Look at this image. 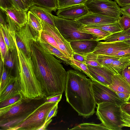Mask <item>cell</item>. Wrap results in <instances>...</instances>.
I'll return each mask as SVG.
<instances>
[{"instance_id": "cell-1", "label": "cell", "mask_w": 130, "mask_h": 130, "mask_svg": "<svg viewBox=\"0 0 130 130\" xmlns=\"http://www.w3.org/2000/svg\"><path fill=\"white\" fill-rule=\"evenodd\" d=\"M30 50L35 74L44 96L62 94L67 72L61 62L44 48L37 39L31 45Z\"/></svg>"}, {"instance_id": "cell-2", "label": "cell", "mask_w": 130, "mask_h": 130, "mask_svg": "<svg viewBox=\"0 0 130 130\" xmlns=\"http://www.w3.org/2000/svg\"><path fill=\"white\" fill-rule=\"evenodd\" d=\"M67 72L64 89L66 101L79 116L87 118L95 112L92 80L77 70Z\"/></svg>"}, {"instance_id": "cell-3", "label": "cell", "mask_w": 130, "mask_h": 130, "mask_svg": "<svg viewBox=\"0 0 130 130\" xmlns=\"http://www.w3.org/2000/svg\"><path fill=\"white\" fill-rule=\"evenodd\" d=\"M46 97L30 99L23 96L14 103L0 108L1 130H11L23 122L40 105Z\"/></svg>"}, {"instance_id": "cell-4", "label": "cell", "mask_w": 130, "mask_h": 130, "mask_svg": "<svg viewBox=\"0 0 130 130\" xmlns=\"http://www.w3.org/2000/svg\"><path fill=\"white\" fill-rule=\"evenodd\" d=\"M14 40L18 56L17 76L20 83L21 93L23 96L30 99L45 96L36 76L31 55L27 56L20 50L17 46L15 38Z\"/></svg>"}, {"instance_id": "cell-5", "label": "cell", "mask_w": 130, "mask_h": 130, "mask_svg": "<svg viewBox=\"0 0 130 130\" xmlns=\"http://www.w3.org/2000/svg\"><path fill=\"white\" fill-rule=\"evenodd\" d=\"M53 17L56 27L68 42L84 40L97 41L96 37L83 32L82 28L85 25L76 20L66 19L53 15Z\"/></svg>"}, {"instance_id": "cell-6", "label": "cell", "mask_w": 130, "mask_h": 130, "mask_svg": "<svg viewBox=\"0 0 130 130\" xmlns=\"http://www.w3.org/2000/svg\"><path fill=\"white\" fill-rule=\"evenodd\" d=\"M96 115L102 123L109 130H121V106L109 102L97 105Z\"/></svg>"}, {"instance_id": "cell-7", "label": "cell", "mask_w": 130, "mask_h": 130, "mask_svg": "<svg viewBox=\"0 0 130 130\" xmlns=\"http://www.w3.org/2000/svg\"><path fill=\"white\" fill-rule=\"evenodd\" d=\"M58 102L44 103L11 130H38L45 123L48 114Z\"/></svg>"}, {"instance_id": "cell-8", "label": "cell", "mask_w": 130, "mask_h": 130, "mask_svg": "<svg viewBox=\"0 0 130 130\" xmlns=\"http://www.w3.org/2000/svg\"><path fill=\"white\" fill-rule=\"evenodd\" d=\"M89 13L118 19L122 14L117 3L109 0H88L84 4Z\"/></svg>"}, {"instance_id": "cell-9", "label": "cell", "mask_w": 130, "mask_h": 130, "mask_svg": "<svg viewBox=\"0 0 130 130\" xmlns=\"http://www.w3.org/2000/svg\"><path fill=\"white\" fill-rule=\"evenodd\" d=\"M92 86L94 99L97 105L106 102L121 106L125 103L119 98L114 91L107 86L93 80H92Z\"/></svg>"}, {"instance_id": "cell-10", "label": "cell", "mask_w": 130, "mask_h": 130, "mask_svg": "<svg viewBox=\"0 0 130 130\" xmlns=\"http://www.w3.org/2000/svg\"><path fill=\"white\" fill-rule=\"evenodd\" d=\"M15 40L19 49L27 56L31 55L30 46L37 39L33 35L27 22L15 32Z\"/></svg>"}, {"instance_id": "cell-11", "label": "cell", "mask_w": 130, "mask_h": 130, "mask_svg": "<svg viewBox=\"0 0 130 130\" xmlns=\"http://www.w3.org/2000/svg\"><path fill=\"white\" fill-rule=\"evenodd\" d=\"M40 21L42 30L48 32L53 37L60 51L68 57L73 59L74 52L71 46L70 43L64 38L56 27H52L41 20Z\"/></svg>"}, {"instance_id": "cell-12", "label": "cell", "mask_w": 130, "mask_h": 130, "mask_svg": "<svg viewBox=\"0 0 130 130\" xmlns=\"http://www.w3.org/2000/svg\"><path fill=\"white\" fill-rule=\"evenodd\" d=\"M130 47V45L121 41L110 43L99 42L93 52L96 55L110 56L119 51Z\"/></svg>"}, {"instance_id": "cell-13", "label": "cell", "mask_w": 130, "mask_h": 130, "mask_svg": "<svg viewBox=\"0 0 130 130\" xmlns=\"http://www.w3.org/2000/svg\"><path fill=\"white\" fill-rule=\"evenodd\" d=\"M58 17L67 20H75L89 13L84 4L71 6L57 10Z\"/></svg>"}, {"instance_id": "cell-14", "label": "cell", "mask_w": 130, "mask_h": 130, "mask_svg": "<svg viewBox=\"0 0 130 130\" xmlns=\"http://www.w3.org/2000/svg\"><path fill=\"white\" fill-rule=\"evenodd\" d=\"M118 19L100 14L89 13L76 20L86 26L102 25L115 23Z\"/></svg>"}, {"instance_id": "cell-15", "label": "cell", "mask_w": 130, "mask_h": 130, "mask_svg": "<svg viewBox=\"0 0 130 130\" xmlns=\"http://www.w3.org/2000/svg\"><path fill=\"white\" fill-rule=\"evenodd\" d=\"M90 74L96 81L107 86L112 82V77L114 74L103 66L94 67L87 65Z\"/></svg>"}, {"instance_id": "cell-16", "label": "cell", "mask_w": 130, "mask_h": 130, "mask_svg": "<svg viewBox=\"0 0 130 130\" xmlns=\"http://www.w3.org/2000/svg\"><path fill=\"white\" fill-rule=\"evenodd\" d=\"M99 42L96 40H84L72 41L70 44L74 53L85 56L94 51Z\"/></svg>"}, {"instance_id": "cell-17", "label": "cell", "mask_w": 130, "mask_h": 130, "mask_svg": "<svg viewBox=\"0 0 130 130\" xmlns=\"http://www.w3.org/2000/svg\"><path fill=\"white\" fill-rule=\"evenodd\" d=\"M0 10L7 13L20 28L24 26L27 22V11L20 10L13 6Z\"/></svg>"}, {"instance_id": "cell-18", "label": "cell", "mask_w": 130, "mask_h": 130, "mask_svg": "<svg viewBox=\"0 0 130 130\" xmlns=\"http://www.w3.org/2000/svg\"><path fill=\"white\" fill-rule=\"evenodd\" d=\"M20 89L19 79L18 77L14 76L10 80L6 87L0 93V102L21 93Z\"/></svg>"}, {"instance_id": "cell-19", "label": "cell", "mask_w": 130, "mask_h": 130, "mask_svg": "<svg viewBox=\"0 0 130 130\" xmlns=\"http://www.w3.org/2000/svg\"><path fill=\"white\" fill-rule=\"evenodd\" d=\"M107 86L115 92L130 94V85L121 74H114L111 84Z\"/></svg>"}, {"instance_id": "cell-20", "label": "cell", "mask_w": 130, "mask_h": 130, "mask_svg": "<svg viewBox=\"0 0 130 130\" xmlns=\"http://www.w3.org/2000/svg\"><path fill=\"white\" fill-rule=\"evenodd\" d=\"M41 20L54 28L56 27L54 21L51 10L41 7L34 5L29 9Z\"/></svg>"}, {"instance_id": "cell-21", "label": "cell", "mask_w": 130, "mask_h": 130, "mask_svg": "<svg viewBox=\"0 0 130 130\" xmlns=\"http://www.w3.org/2000/svg\"><path fill=\"white\" fill-rule=\"evenodd\" d=\"M18 62V58L17 48L12 51L8 50L3 63L5 68L13 76V73L14 72L16 76H17V73Z\"/></svg>"}, {"instance_id": "cell-22", "label": "cell", "mask_w": 130, "mask_h": 130, "mask_svg": "<svg viewBox=\"0 0 130 130\" xmlns=\"http://www.w3.org/2000/svg\"><path fill=\"white\" fill-rule=\"evenodd\" d=\"M27 15V23L33 35L37 39L42 30L40 19L29 10Z\"/></svg>"}, {"instance_id": "cell-23", "label": "cell", "mask_w": 130, "mask_h": 130, "mask_svg": "<svg viewBox=\"0 0 130 130\" xmlns=\"http://www.w3.org/2000/svg\"><path fill=\"white\" fill-rule=\"evenodd\" d=\"M37 39L41 45L49 53L60 59L66 65L72 66V63L71 61L70 58L65 55L59 50L49 44L40 40L38 38Z\"/></svg>"}, {"instance_id": "cell-24", "label": "cell", "mask_w": 130, "mask_h": 130, "mask_svg": "<svg viewBox=\"0 0 130 130\" xmlns=\"http://www.w3.org/2000/svg\"><path fill=\"white\" fill-rule=\"evenodd\" d=\"M0 93H1L14 77L5 67L3 62L1 59L0 62Z\"/></svg>"}, {"instance_id": "cell-25", "label": "cell", "mask_w": 130, "mask_h": 130, "mask_svg": "<svg viewBox=\"0 0 130 130\" xmlns=\"http://www.w3.org/2000/svg\"><path fill=\"white\" fill-rule=\"evenodd\" d=\"M82 30L84 32L91 34L96 37L98 41L103 40L105 38L112 34L99 28L85 25L82 28Z\"/></svg>"}, {"instance_id": "cell-26", "label": "cell", "mask_w": 130, "mask_h": 130, "mask_svg": "<svg viewBox=\"0 0 130 130\" xmlns=\"http://www.w3.org/2000/svg\"><path fill=\"white\" fill-rule=\"evenodd\" d=\"M0 32L8 50L12 51L16 48L15 42L10 33L7 26L0 25Z\"/></svg>"}, {"instance_id": "cell-27", "label": "cell", "mask_w": 130, "mask_h": 130, "mask_svg": "<svg viewBox=\"0 0 130 130\" xmlns=\"http://www.w3.org/2000/svg\"><path fill=\"white\" fill-rule=\"evenodd\" d=\"M130 38V35L123 31L112 34L103 40L104 42L110 43L124 41Z\"/></svg>"}, {"instance_id": "cell-28", "label": "cell", "mask_w": 130, "mask_h": 130, "mask_svg": "<svg viewBox=\"0 0 130 130\" xmlns=\"http://www.w3.org/2000/svg\"><path fill=\"white\" fill-rule=\"evenodd\" d=\"M70 130H108L102 123L96 124L93 122L83 123L79 124Z\"/></svg>"}, {"instance_id": "cell-29", "label": "cell", "mask_w": 130, "mask_h": 130, "mask_svg": "<svg viewBox=\"0 0 130 130\" xmlns=\"http://www.w3.org/2000/svg\"><path fill=\"white\" fill-rule=\"evenodd\" d=\"M87 26L99 28L110 32L112 34L123 31L117 21L115 23L104 25Z\"/></svg>"}, {"instance_id": "cell-30", "label": "cell", "mask_w": 130, "mask_h": 130, "mask_svg": "<svg viewBox=\"0 0 130 130\" xmlns=\"http://www.w3.org/2000/svg\"><path fill=\"white\" fill-rule=\"evenodd\" d=\"M34 5L47 8L55 12L57 10V0H32Z\"/></svg>"}, {"instance_id": "cell-31", "label": "cell", "mask_w": 130, "mask_h": 130, "mask_svg": "<svg viewBox=\"0 0 130 130\" xmlns=\"http://www.w3.org/2000/svg\"><path fill=\"white\" fill-rule=\"evenodd\" d=\"M70 60L72 63L71 66L72 67L76 70L82 72L92 80L96 81L90 74L87 65L86 64L76 61L73 59L70 58Z\"/></svg>"}, {"instance_id": "cell-32", "label": "cell", "mask_w": 130, "mask_h": 130, "mask_svg": "<svg viewBox=\"0 0 130 130\" xmlns=\"http://www.w3.org/2000/svg\"><path fill=\"white\" fill-rule=\"evenodd\" d=\"M37 38L40 40L49 44L60 50L54 38L47 31L42 30Z\"/></svg>"}, {"instance_id": "cell-33", "label": "cell", "mask_w": 130, "mask_h": 130, "mask_svg": "<svg viewBox=\"0 0 130 130\" xmlns=\"http://www.w3.org/2000/svg\"><path fill=\"white\" fill-rule=\"evenodd\" d=\"M88 0H57V10L71 6L84 4Z\"/></svg>"}, {"instance_id": "cell-34", "label": "cell", "mask_w": 130, "mask_h": 130, "mask_svg": "<svg viewBox=\"0 0 130 130\" xmlns=\"http://www.w3.org/2000/svg\"><path fill=\"white\" fill-rule=\"evenodd\" d=\"M97 55L93 52L88 54L85 56L86 64L92 66L102 67L97 60Z\"/></svg>"}, {"instance_id": "cell-35", "label": "cell", "mask_w": 130, "mask_h": 130, "mask_svg": "<svg viewBox=\"0 0 130 130\" xmlns=\"http://www.w3.org/2000/svg\"><path fill=\"white\" fill-rule=\"evenodd\" d=\"M23 96L21 93L0 102V108L8 106L21 99Z\"/></svg>"}, {"instance_id": "cell-36", "label": "cell", "mask_w": 130, "mask_h": 130, "mask_svg": "<svg viewBox=\"0 0 130 130\" xmlns=\"http://www.w3.org/2000/svg\"><path fill=\"white\" fill-rule=\"evenodd\" d=\"M122 15L117 22L123 31H125L130 28V17L125 14Z\"/></svg>"}, {"instance_id": "cell-37", "label": "cell", "mask_w": 130, "mask_h": 130, "mask_svg": "<svg viewBox=\"0 0 130 130\" xmlns=\"http://www.w3.org/2000/svg\"><path fill=\"white\" fill-rule=\"evenodd\" d=\"M6 44L4 41L2 33H0V51L1 59L3 62L5 56L8 51Z\"/></svg>"}, {"instance_id": "cell-38", "label": "cell", "mask_w": 130, "mask_h": 130, "mask_svg": "<svg viewBox=\"0 0 130 130\" xmlns=\"http://www.w3.org/2000/svg\"><path fill=\"white\" fill-rule=\"evenodd\" d=\"M121 117L123 127H130V115L122 109Z\"/></svg>"}, {"instance_id": "cell-39", "label": "cell", "mask_w": 130, "mask_h": 130, "mask_svg": "<svg viewBox=\"0 0 130 130\" xmlns=\"http://www.w3.org/2000/svg\"><path fill=\"white\" fill-rule=\"evenodd\" d=\"M13 6L20 10L27 11L29 8L26 5L22 0H10Z\"/></svg>"}, {"instance_id": "cell-40", "label": "cell", "mask_w": 130, "mask_h": 130, "mask_svg": "<svg viewBox=\"0 0 130 130\" xmlns=\"http://www.w3.org/2000/svg\"><path fill=\"white\" fill-rule=\"evenodd\" d=\"M109 56H112L118 57H121L126 56H130V47L118 51Z\"/></svg>"}, {"instance_id": "cell-41", "label": "cell", "mask_w": 130, "mask_h": 130, "mask_svg": "<svg viewBox=\"0 0 130 130\" xmlns=\"http://www.w3.org/2000/svg\"><path fill=\"white\" fill-rule=\"evenodd\" d=\"M62 94H56L46 97L45 103L58 102L60 101Z\"/></svg>"}, {"instance_id": "cell-42", "label": "cell", "mask_w": 130, "mask_h": 130, "mask_svg": "<svg viewBox=\"0 0 130 130\" xmlns=\"http://www.w3.org/2000/svg\"><path fill=\"white\" fill-rule=\"evenodd\" d=\"M120 74L130 85V63L121 71Z\"/></svg>"}, {"instance_id": "cell-43", "label": "cell", "mask_w": 130, "mask_h": 130, "mask_svg": "<svg viewBox=\"0 0 130 130\" xmlns=\"http://www.w3.org/2000/svg\"><path fill=\"white\" fill-rule=\"evenodd\" d=\"M58 104H57L50 111L48 115L45 123L52 118L56 116L58 110Z\"/></svg>"}, {"instance_id": "cell-44", "label": "cell", "mask_w": 130, "mask_h": 130, "mask_svg": "<svg viewBox=\"0 0 130 130\" xmlns=\"http://www.w3.org/2000/svg\"><path fill=\"white\" fill-rule=\"evenodd\" d=\"M115 92L119 98L125 103L128 102L130 100V94L122 92Z\"/></svg>"}, {"instance_id": "cell-45", "label": "cell", "mask_w": 130, "mask_h": 130, "mask_svg": "<svg viewBox=\"0 0 130 130\" xmlns=\"http://www.w3.org/2000/svg\"><path fill=\"white\" fill-rule=\"evenodd\" d=\"M12 6L10 0H0V9H4Z\"/></svg>"}, {"instance_id": "cell-46", "label": "cell", "mask_w": 130, "mask_h": 130, "mask_svg": "<svg viewBox=\"0 0 130 130\" xmlns=\"http://www.w3.org/2000/svg\"><path fill=\"white\" fill-rule=\"evenodd\" d=\"M73 59L79 62L86 64L85 56L74 53L73 55Z\"/></svg>"}, {"instance_id": "cell-47", "label": "cell", "mask_w": 130, "mask_h": 130, "mask_svg": "<svg viewBox=\"0 0 130 130\" xmlns=\"http://www.w3.org/2000/svg\"><path fill=\"white\" fill-rule=\"evenodd\" d=\"M120 10L122 14H125L130 17V5L122 7Z\"/></svg>"}, {"instance_id": "cell-48", "label": "cell", "mask_w": 130, "mask_h": 130, "mask_svg": "<svg viewBox=\"0 0 130 130\" xmlns=\"http://www.w3.org/2000/svg\"><path fill=\"white\" fill-rule=\"evenodd\" d=\"M122 109L130 115V101L124 103L121 106Z\"/></svg>"}, {"instance_id": "cell-49", "label": "cell", "mask_w": 130, "mask_h": 130, "mask_svg": "<svg viewBox=\"0 0 130 130\" xmlns=\"http://www.w3.org/2000/svg\"><path fill=\"white\" fill-rule=\"evenodd\" d=\"M121 7L124 6L130 5V0H114Z\"/></svg>"}, {"instance_id": "cell-50", "label": "cell", "mask_w": 130, "mask_h": 130, "mask_svg": "<svg viewBox=\"0 0 130 130\" xmlns=\"http://www.w3.org/2000/svg\"><path fill=\"white\" fill-rule=\"evenodd\" d=\"M0 25L4 26H7L5 19L3 14V12L0 10Z\"/></svg>"}, {"instance_id": "cell-51", "label": "cell", "mask_w": 130, "mask_h": 130, "mask_svg": "<svg viewBox=\"0 0 130 130\" xmlns=\"http://www.w3.org/2000/svg\"><path fill=\"white\" fill-rule=\"evenodd\" d=\"M24 3L29 8L34 5L32 0H22Z\"/></svg>"}, {"instance_id": "cell-52", "label": "cell", "mask_w": 130, "mask_h": 130, "mask_svg": "<svg viewBox=\"0 0 130 130\" xmlns=\"http://www.w3.org/2000/svg\"><path fill=\"white\" fill-rule=\"evenodd\" d=\"M52 121V119H51L49 121H47L46 123H45L44 125L42 127L40 130H45L46 128L48 126L49 124Z\"/></svg>"}, {"instance_id": "cell-53", "label": "cell", "mask_w": 130, "mask_h": 130, "mask_svg": "<svg viewBox=\"0 0 130 130\" xmlns=\"http://www.w3.org/2000/svg\"><path fill=\"white\" fill-rule=\"evenodd\" d=\"M124 31L126 34L130 35V28L127 30Z\"/></svg>"}, {"instance_id": "cell-54", "label": "cell", "mask_w": 130, "mask_h": 130, "mask_svg": "<svg viewBox=\"0 0 130 130\" xmlns=\"http://www.w3.org/2000/svg\"><path fill=\"white\" fill-rule=\"evenodd\" d=\"M124 41L130 45V38Z\"/></svg>"}]
</instances>
